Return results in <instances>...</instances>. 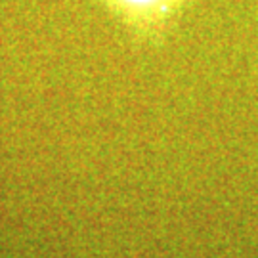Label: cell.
<instances>
[{
	"mask_svg": "<svg viewBox=\"0 0 258 258\" xmlns=\"http://www.w3.org/2000/svg\"><path fill=\"white\" fill-rule=\"evenodd\" d=\"M107 2L130 25L144 31L161 27L184 4V0H107Z\"/></svg>",
	"mask_w": 258,
	"mask_h": 258,
	"instance_id": "6da1fadb",
	"label": "cell"
}]
</instances>
